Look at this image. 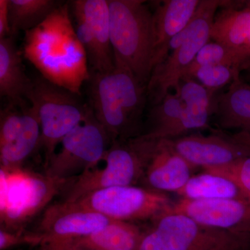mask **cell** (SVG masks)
Returning a JSON list of instances; mask_svg holds the SVG:
<instances>
[{"mask_svg": "<svg viewBox=\"0 0 250 250\" xmlns=\"http://www.w3.org/2000/svg\"><path fill=\"white\" fill-rule=\"evenodd\" d=\"M246 62L239 54L227 46L215 41L208 42L197 54L191 65L184 74L182 80L190 78L197 69L207 65H229L239 69L241 72Z\"/></svg>", "mask_w": 250, "mask_h": 250, "instance_id": "obj_26", "label": "cell"}, {"mask_svg": "<svg viewBox=\"0 0 250 250\" xmlns=\"http://www.w3.org/2000/svg\"><path fill=\"white\" fill-rule=\"evenodd\" d=\"M87 83L88 104L112 142L143 134L147 86L126 65L115 59L114 66L108 71H90Z\"/></svg>", "mask_w": 250, "mask_h": 250, "instance_id": "obj_2", "label": "cell"}, {"mask_svg": "<svg viewBox=\"0 0 250 250\" xmlns=\"http://www.w3.org/2000/svg\"><path fill=\"white\" fill-rule=\"evenodd\" d=\"M70 203L111 220L132 223L155 220L166 213L173 202L164 192L149 188L123 186L95 190Z\"/></svg>", "mask_w": 250, "mask_h": 250, "instance_id": "obj_10", "label": "cell"}, {"mask_svg": "<svg viewBox=\"0 0 250 250\" xmlns=\"http://www.w3.org/2000/svg\"><path fill=\"white\" fill-rule=\"evenodd\" d=\"M144 232L131 222L113 220L101 229L71 241L86 250H138Z\"/></svg>", "mask_w": 250, "mask_h": 250, "instance_id": "obj_22", "label": "cell"}, {"mask_svg": "<svg viewBox=\"0 0 250 250\" xmlns=\"http://www.w3.org/2000/svg\"><path fill=\"white\" fill-rule=\"evenodd\" d=\"M242 71H244L246 73V82L250 83V61L247 62L244 65H243V68H242Z\"/></svg>", "mask_w": 250, "mask_h": 250, "instance_id": "obj_33", "label": "cell"}, {"mask_svg": "<svg viewBox=\"0 0 250 250\" xmlns=\"http://www.w3.org/2000/svg\"><path fill=\"white\" fill-rule=\"evenodd\" d=\"M195 169L174 150L167 140H160L142 182L157 191L177 192L191 178Z\"/></svg>", "mask_w": 250, "mask_h": 250, "instance_id": "obj_16", "label": "cell"}, {"mask_svg": "<svg viewBox=\"0 0 250 250\" xmlns=\"http://www.w3.org/2000/svg\"><path fill=\"white\" fill-rule=\"evenodd\" d=\"M142 0H108L114 58L147 86L154 70V16Z\"/></svg>", "mask_w": 250, "mask_h": 250, "instance_id": "obj_3", "label": "cell"}, {"mask_svg": "<svg viewBox=\"0 0 250 250\" xmlns=\"http://www.w3.org/2000/svg\"><path fill=\"white\" fill-rule=\"evenodd\" d=\"M80 97L42 76L33 80L29 103L35 107L40 121L39 150L43 154L45 167L62 139L91 112L89 105L82 103Z\"/></svg>", "mask_w": 250, "mask_h": 250, "instance_id": "obj_7", "label": "cell"}, {"mask_svg": "<svg viewBox=\"0 0 250 250\" xmlns=\"http://www.w3.org/2000/svg\"><path fill=\"white\" fill-rule=\"evenodd\" d=\"M204 171L231 179L250 201V156L238 159L228 165L204 169Z\"/></svg>", "mask_w": 250, "mask_h": 250, "instance_id": "obj_28", "label": "cell"}, {"mask_svg": "<svg viewBox=\"0 0 250 250\" xmlns=\"http://www.w3.org/2000/svg\"><path fill=\"white\" fill-rule=\"evenodd\" d=\"M230 136L237 142L241 143L250 149V134L243 131H238L235 134H230Z\"/></svg>", "mask_w": 250, "mask_h": 250, "instance_id": "obj_32", "label": "cell"}, {"mask_svg": "<svg viewBox=\"0 0 250 250\" xmlns=\"http://www.w3.org/2000/svg\"><path fill=\"white\" fill-rule=\"evenodd\" d=\"M41 130L37 111L32 105L9 104L0 116L1 168H21L39 149Z\"/></svg>", "mask_w": 250, "mask_h": 250, "instance_id": "obj_12", "label": "cell"}, {"mask_svg": "<svg viewBox=\"0 0 250 250\" xmlns=\"http://www.w3.org/2000/svg\"><path fill=\"white\" fill-rule=\"evenodd\" d=\"M214 114L221 129H238L250 134V83L241 75L215 99Z\"/></svg>", "mask_w": 250, "mask_h": 250, "instance_id": "obj_21", "label": "cell"}, {"mask_svg": "<svg viewBox=\"0 0 250 250\" xmlns=\"http://www.w3.org/2000/svg\"><path fill=\"white\" fill-rule=\"evenodd\" d=\"M0 173L1 229L11 231H21L28 220L74 180L52 179L22 167L1 168Z\"/></svg>", "mask_w": 250, "mask_h": 250, "instance_id": "obj_8", "label": "cell"}, {"mask_svg": "<svg viewBox=\"0 0 250 250\" xmlns=\"http://www.w3.org/2000/svg\"><path fill=\"white\" fill-rule=\"evenodd\" d=\"M112 141L93 111L62 139L60 148L45 167L52 179L72 180L103 160Z\"/></svg>", "mask_w": 250, "mask_h": 250, "instance_id": "obj_9", "label": "cell"}, {"mask_svg": "<svg viewBox=\"0 0 250 250\" xmlns=\"http://www.w3.org/2000/svg\"><path fill=\"white\" fill-rule=\"evenodd\" d=\"M10 36L9 0H0V39Z\"/></svg>", "mask_w": 250, "mask_h": 250, "instance_id": "obj_30", "label": "cell"}, {"mask_svg": "<svg viewBox=\"0 0 250 250\" xmlns=\"http://www.w3.org/2000/svg\"><path fill=\"white\" fill-rule=\"evenodd\" d=\"M72 20L68 4H59L43 22L26 31L22 53L45 80L80 96L90 70Z\"/></svg>", "mask_w": 250, "mask_h": 250, "instance_id": "obj_1", "label": "cell"}, {"mask_svg": "<svg viewBox=\"0 0 250 250\" xmlns=\"http://www.w3.org/2000/svg\"><path fill=\"white\" fill-rule=\"evenodd\" d=\"M138 250H250V235L210 228L181 213H164L145 231Z\"/></svg>", "mask_w": 250, "mask_h": 250, "instance_id": "obj_6", "label": "cell"}, {"mask_svg": "<svg viewBox=\"0 0 250 250\" xmlns=\"http://www.w3.org/2000/svg\"><path fill=\"white\" fill-rule=\"evenodd\" d=\"M111 220L98 212L62 201L46 209L39 233L45 241L76 239L101 229Z\"/></svg>", "mask_w": 250, "mask_h": 250, "instance_id": "obj_15", "label": "cell"}, {"mask_svg": "<svg viewBox=\"0 0 250 250\" xmlns=\"http://www.w3.org/2000/svg\"><path fill=\"white\" fill-rule=\"evenodd\" d=\"M75 30L84 47L90 71H108L115 59L110 36L108 0H75L71 1Z\"/></svg>", "mask_w": 250, "mask_h": 250, "instance_id": "obj_11", "label": "cell"}, {"mask_svg": "<svg viewBox=\"0 0 250 250\" xmlns=\"http://www.w3.org/2000/svg\"><path fill=\"white\" fill-rule=\"evenodd\" d=\"M218 0H201L188 24L169 44L172 51L164 62L153 70L147 85L148 100L152 105L160 103L171 90H176L197 54L210 40V31L218 10Z\"/></svg>", "mask_w": 250, "mask_h": 250, "instance_id": "obj_5", "label": "cell"}, {"mask_svg": "<svg viewBox=\"0 0 250 250\" xmlns=\"http://www.w3.org/2000/svg\"><path fill=\"white\" fill-rule=\"evenodd\" d=\"M228 2L215 15L210 39L232 49L247 62L250 61V6Z\"/></svg>", "mask_w": 250, "mask_h": 250, "instance_id": "obj_18", "label": "cell"}, {"mask_svg": "<svg viewBox=\"0 0 250 250\" xmlns=\"http://www.w3.org/2000/svg\"><path fill=\"white\" fill-rule=\"evenodd\" d=\"M183 108L178 91L167 93L160 103L152 105L148 113L146 130L142 135L153 139H177Z\"/></svg>", "mask_w": 250, "mask_h": 250, "instance_id": "obj_24", "label": "cell"}, {"mask_svg": "<svg viewBox=\"0 0 250 250\" xmlns=\"http://www.w3.org/2000/svg\"><path fill=\"white\" fill-rule=\"evenodd\" d=\"M176 90L184 104L177 139L192 131L209 129L210 117L215 113L214 94L192 79L181 81Z\"/></svg>", "mask_w": 250, "mask_h": 250, "instance_id": "obj_20", "label": "cell"}, {"mask_svg": "<svg viewBox=\"0 0 250 250\" xmlns=\"http://www.w3.org/2000/svg\"><path fill=\"white\" fill-rule=\"evenodd\" d=\"M45 241L43 236L39 232L24 233L0 230V250H6L22 244L39 245Z\"/></svg>", "mask_w": 250, "mask_h": 250, "instance_id": "obj_29", "label": "cell"}, {"mask_svg": "<svg viewBox=\"0 0 250 250\" xmlns=\"http://www.w3.org/2000/svg\"><path fill=\"white\" fill-rule=\"evenodd\" d=\"M59 4L54 0H9L10 36L37 27Z\"/></svg>", "mask_w": 250, "mask_h": 250, "instance_id": "obj_25", "label": "cell"}, {"mask_svg": "<svg viewBox=\"0 0 250 250\" xmlns=\"http://www.w3.org/2000/svg\"><path fill=\"white\" fill-rule=\"evenodd\" d=\"M160 140L144 135L111 143L103 160L67 186L62 202H74L100 189L143 182Z\"/></svg>", "mask_w": 250, "mask_h": 250, "instance_id": "obj_4", "label": "cell"}, {"mask_svg": "<svg viewBox=\"0 0 250 250\" xmlns=\"http://www.w3.org/2000/svg\"><path fill=\"white\" fill-rule=\"evenodd\" d=\"M246 4L248 5V6H250V1H246Z\"/></svg>", "mask_w": 250, "mask_h": 250, "instance_id": "obj_34", "label": "cell"}, {"mask_svg": "<svg viewBox=\"0 0 250 250\" xmlns=\"http://www.w3.org/2000/svg\"><path fill=\"white\" fill-rule=\"evenodd\" d=\"M174 150L195 168L216 167L250 156V149L230 135L216 131L210 135L190 134L167 140Z\"/></svg>", "mask_w": 250, "mask_h": 250, "instance_id": "obj_13", "label": "cell"}, {"mask_svg": "<svg viewBox=\"0 0 250 250\" xmlns=\"http://www.w3.org/2000/svg\"><path fill=\"white\" fill-rule=\"evenodd\" d=\"M38 250H90L83 249L75 246L71 241V240H65V241H45L39 246Z\"/></svg>", "mask_w": 250, "mask_h": 250, "instance_id": "obj_31", "label": "cell"}, {"mask_svg": "<svg viewBox=\"0 0 250 250\" xmlns=\"http://www.w3.org/2000/svg\"><path fill=\"white\" fill-rule=\"evenodd\" d=\"M172 213L187 215L210 228L250 235V202L180 199L164 213Z\"/></svg>", "mask_w": 250, "mask_h": 250, "instance_id": "obj_14", "label": "cell"}, {"mask_svg": "<svg viewBox=\"0 0 250 250\" xmlns=\"http://www.w3.org/2000/svg\"><path fill=\"white\" fill-rule=\"evenodd\" d=\"M176 193L184 200H238L250 202L231 179L205 171L192 175L187 184Z\"/></svg>", "mask_w": 250, "mask_h": 250, "instance_id": "obj_23", "label": "cell"}, {"mask_svg": "<svg viewBox=\"0 0 250 250\" xmlns=\"http://www.w3.org/2000/svg\"><path fill=\"white\" fill-rule=\"evenodd\" d=\"M33 80L26 75L22 57L14 37L0 39V95L11 104L24 105L29 102Z\"/></svg>", "mask_w": 250, "mask_h": 250, "instance_id": "obj_19", "label": "cell"}, {"mask_svg": "<svg viewBox=\"0 0 250 250\" xmlns=\"http://www.w3.org/2000/svg\"><path fill=\"white\" fill-rule=\"evenodd\" d=\"M241 70L225 65H207L200 67L189 79L197 81L210 93L230 85L235 78L241 75Z\"/></svg>", "mask_w": 250, "mask_h": 250, "instance_id": "obj_27", "label": "cell"}, {"mask_svg": "<svg viewBox=\"0 0 250 250\" xmlns=\"http://www.w3.org/2000/svg\"><path fill=\"white\" fill-rule=\"evenodd\" d=\"M201 0H167L156 6L154 16L155 47L154 69L168 55L171 40L183 30L195 16Z\"/></svg>", "mask_w": 250, "mask_h": 250, "instance_id": "obj_17", "label": "cell"}]
</instances>
